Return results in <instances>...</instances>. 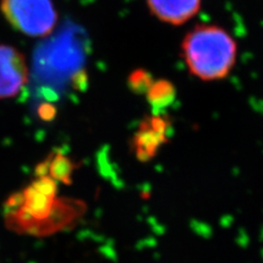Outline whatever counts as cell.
I'll use <instances>...</instances> for the list:
<instances>
[{"label":"cell","mask_w":263,"mask_h":263,"mask_svg":"<svg viewBox=\"0 0 263 263\" xmlns=\"http://www.w3.org/2000/svg\"><path fill=\"white\" fill-rule=\"evenodd\" d=\"M57 182L51 177H37L21 192L5 203L8 229L20 235L46 237L75 225L86 212V204L59 199Z\"/></svg>","instance_id":"obj_1"},{"label":"cell","mask_w":263,"mask_h":263,"mask_svg":"<svg viewBox=\"0 0 263 263\" xmlns=\"http://www.w3.org/2000/svg\"><path fill=\"white\" fill-rule=\"evenodd\" d=\"M181 53L191 75L203 81H219L235 68L238 44L225 28L200 23L184 35Z\"/></svg>","instance_id":"obj_2"},{"label":"cell","mask_w":263,"mask_h":263,"mask_svg":"<svg viewBox=\"0 0 263 263\" xmlns=\"http://www.w3.org/2000/svg\"><path fill=\"white\" fill-rule=\"evenodd\" d=\"M0 12L12 29L30 37L51 35L60 16L53 0H0Z\"/></svg>","instance_id":"obj_3"},{"label":"cell","mask_w":263,"mask_h":263,"mask_svg":"<svg viewBox=\"0 0 263 263\" xmlns=\"http://www.w3.org/2000/svg\"><path fill=\"white\" fill-rule=\"evenodd\" d=\"M170 126L171 122L167 115L153 114L141 121L130 142L132 151L139 161L146 162L156 157L160 148L169 141Z\"/></svg>","instance_id":"obj_4"},{"label":"cell","mask_w":263,"mask_h":263,"mask_svg":"<svg viewBox=\"0 0 263 263\" xmlns=\"http://www.w3.org/2000/svg\"><path fill=\"white\" fill-rule=\"evenodd\" d=\"M28 80L29 69L24 55L14 46L0 44V99L16 97Z\"/></svg>","instance_id":"obj_5"},{"label":"cell","mask_w":263,"mask_h":263,"mask_svg":"<svg viewBox=\"0 0 263 263\" xmlns=\"http://www.w3.org/2000/svg\"><path fill=\"white\" fill-rule=\"evenodd\" d=\"M145 3L156 19L179 27L197 15L203 0H145Z\"/></svg>","instance_id":"obj_6"},{"label":"cell","mask_w":263,"mask_h":263,"mask_svg":"<svg viewBox=\"0 0 263 263\" xmlns=\"http://www.w3.org/2000/svg\"><path fill=\"white\" fill-rule=\"evenodd\" d=\"M78 167L68 156L60 152H53L49 156L39 163L35 168L36 177L47 176L54 179L56 182H62L69 185L72 182V174Z\"/></svg>","instance_id":"obj_7"},{"label":"cell","mask_w":263,"mask_h":263,"mask_svg":"<svg viewBox=\"0 0 263 263\" xmlns=\"http://www.w3.org/2000/svg\"><path fill=\"white\" fill-rule=\"evenodd\" d=\"M147 101L155 110L167 108L176 99V88L167 79L154 80L146 93Z\"/></svg>","instance_id":"obj_8"},{"label":"cell","mask_w":263,"mask_h":263,"mask_svg":"<svg viewBox=\"0 0 263 263\" xmlns=\"http://www.w3.org/2000/svg\"><path fill=\"white\" fill-rule=\"evenodd\" d=\"M153 82L152 73L143 68L132 71L127 78L128 88L136 95H146Z\"/></svg>","instance_id":"obj_9"},{"label":"cell","mask_w":263,"mask_h":263,"mask_svg":"<svg viewBox=\"0 0 263 263\" xmlns=\"http://www.w3.org/2000/svg\"><path fill=\"white\" fill-rule=\"evenodd\" d=\"M37 115L39 118L44 122H52L57 115L56 106L49 102H44L40 104L37 108Z\"/></svg>","instance_id":"obj_10"}]
</instances>
